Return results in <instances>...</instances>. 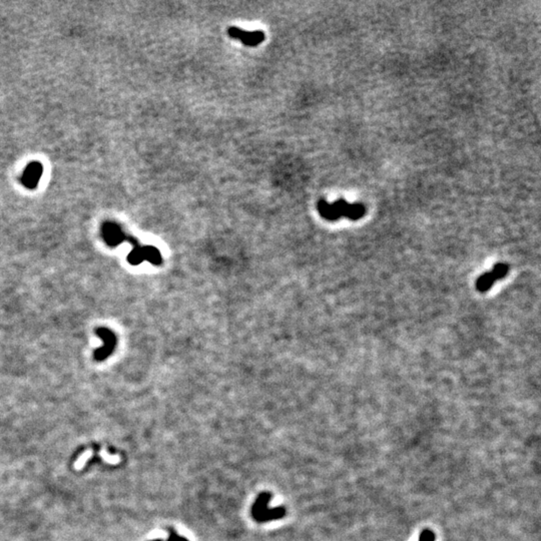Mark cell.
Masks as SVG:
<instances>
[{
	"instance_id": "cell-6",
	"label": "cell",
	"mask_w": 541,
	"mask_h": 541,
	"mask_svg": "<svg viewBox=\"0 0 541 541\" xmlns=\"http://www.w3.org/2000/svg\"><path fill=\"white\" fill-rule=\"evenodd\" d=\"M228 34L231 38L240 40L243 44L247 46H258L262 42L265 41V33L261 30L256 31H248L243 30L236 26H230L228 29Z\"/></svg>"
},
{
	"instance_id": "cell-7",
	"label": "cell",
	"mask_w": 541,
	"mask_h": 541,
	"mask_svg": "<svg viewBox=\"0 0 541 541\" xmlns=\"http://www.w3.org/2000/svg\"><path fill=\"white\" fill-rule=\"evenodd\" d=\"M102 233L104 242L109 247H117L127 240V237L123 229L118 224L112 222L105 223L103 226Z\"/></svg>"
},
{
	"instance_id": "cell-5",
	"label": "cell",
	"mask_w": 541,
	"mask_h": 541,
	"mask_svg": "<svg viewBox=\"0 0 541 541\" xmlns=\"http://www.w3.org/2000/svg\"><path fill=\"white\" fill-rule=\"evenodd\" d=\"M508 270L509 266L507 264H496L492 270L479 277L476 282V289L482 293L488 291L496 282V280L503 279L508 274Z\"/></svg>"
},
{
	"instance_id": "cell-8",
	"label": "cell",
	"mask_w": 541,
	"mask_h": 541,
	"mask_svg": "<svg viewBox=\"0 0 541 541\" xmlns=\"http://www.w3.org/2000/svg\"><path fill=\"white\" fill-rule=\"evenodd\" d=\"M42 175V165L38 163H31L24 170L21 182L27 188H35L40 183Z\"/></svg>"
},
{
	"instance_id": "cell-1",
	"label": "cell",
	"mask_w": 541,
	"mask_h": 541,
	"mask_svg": "<svg viewBox=\"0 0 541 541\" xmlns=\"http://www.w3.org/2000/svg\"><path fill=\"white\" fill-rule=\"evenodd\" d=\"M317 208L322 218L331 222L343 217L357 221L366 214V208L362 204H349L343 199L337 200L333 204L321 200L317 205Z\"/></svg>"
},
{
	"instance_id": "cell-3",
	"label": "cell",
	"mask_w": 541,
	"mask_h": 541,
	"mask_svg": "<svg viewBox=\"0 0 541 541\" xmlns=\"http://www.w3.org/2000/svg\"><path fill=\"white\" fill-rule=\"evenodd\" d=\"M130 243L132 244L133 249L128 254L127 261L132 266H138L144 261H148L156 266H160L163 263L161 252L157 248L151 246H140L134 239Z\"/></svg>"
},
{
	"instance_id": "cell-9",
	"label": "cell",
	"mask_w": 541,
	"mask_h": 541,
	"mask_svg": "<svg viewBox=\"0 0 541 541\" xmlns=\"http://www.w3.org/2000/svg\"><path fill=\"white\" fill-rule=\"evenodd\" d=\"M151 541H189L187 539L185 536H182L180 534H178L176 532L175 529L172 528H169L168 529V536H167V540H162V539H154V540Z\"/></svg>"
},
{
	"instance_id": "cell-4",
	"label": "cell",
	"mask_w": 541,
	"mask_h": 541,
	"mask_svg": "<svg viewBox=\"0 0 541 541\" xmlns=\"http://www.w3.org/2000/svg\"><path fill=\"white\" fill-rule=\"evenodd\" d=\"M95 334L104 341V346L102 348L96 349L93 354L94 360L98 362H101L113 353V351L117 348L118 338L115 334L113 333L110 329H107L104 327L98 328L95 330Z\"/></svg>"
},
{
	"instance_id": "cell-2",
	"label": "cell",
	"mask_w": 541,
	"mask_h": 541,
	"mask_svg": "<svg viewBox=\"0 0 541 541\" xmlns=\"http://www.w3.org/2000/svg\"><path fill=\"white\" fill-rule=\"evenodd\" d=\"M272 498L273 495L270 492H262L257 496L250 508L252 517L256 522L267 523L273 520H279L286 515L285 507H270Z\"/></svg>"
},
{
	"instance_id": "cell-10",
	"label": "cell",
	"mask_w": 541,
	"mask_h": 541,
	"mask_svg": "<svg viewBox=\"0 0 541 541\" xmlns=\"http://www.w3.org/2000/svg\"><path fill=\"white\" fill-rule=\"evenodd\" d=\"M435 540V534L431 531V530H424L421 534H420V538L419 541H434Z\"/></svg>"
}]
</instances>
